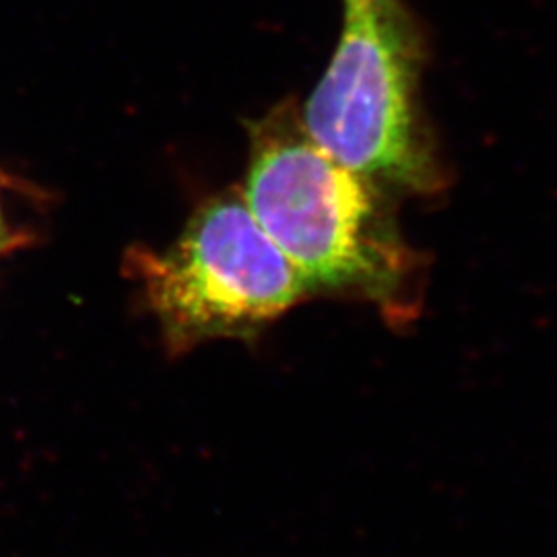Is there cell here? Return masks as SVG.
I'll use <instances>...</instances> for the list:
<instances>
[{"label":"cell","mask_w":557,"mask_h":557,"mask_svg":"<svg viewBox=\"0 0 557 557\" xmlns=\"http://www.w3.org/2000/svg\"><path fill=\"white\" fill-rule=\"evenodd\" d=\"M345 7H354V4H361V2H368V0H343Z\"/></svg>","instance_id":"cell-5"},{"label":"cell","mask_w":557,"mask_h":557,"mask_svg":"<svg viewBox=\"0 0 557 557\" xmlns=\"http://www.w3.org/2000/svg\"><path fill=\"white\" fill-rule=\"evenodd\" d=\"M423 59L421 27L403 0L345 7L335 52L304 106L306 133L380 188L434 190L438 163L418 106Z\"/></svg>","instance_id":"cell-2"},{"label":"cell","mask_w":557,"mask_h":557,"mask_svg":"<svg viewBox=\"0 0 557 557\" xmlns=\"http://www.w3.org/2000/svg\"><path fill=\"white\" fill-rule=\"evenodd\" d=\"M242 197L308 294H349L388 317L413 304L407 296L416 255L382 188L319 147L289 103L252 124Z\"/></svg>","instance_id":"cell-1"},{"label":"cell","mask_w":557,"mask_h":557,"mask_svg":"<svg viewBox=\"0 0 557 557\" xmlns=\"http://www.w3.org/2000/svg\"><path fill=\"white\" fill-rule=\"evenodd\" d=\"M13 242H15V234L9 232V227H7V223H4V218H2V211H0V255L7 252Z\"/></svg>","instance_id":"cell-4"},{"label":"cell","mask_w":557,"mask_h":557,"mask_svg":"<svg viewBox=\"0 0 557 557\" xmlns=\"http://www.w3.org/2000/svg\"><path fill=\"white\" fill-rule=\"evenodd\" d=\"M131 269L172 351L252 337L308 296L242 193L200 205L168 250L131 252Z\"/></svg>","instance_id":"cell-3"}]
</instances>
